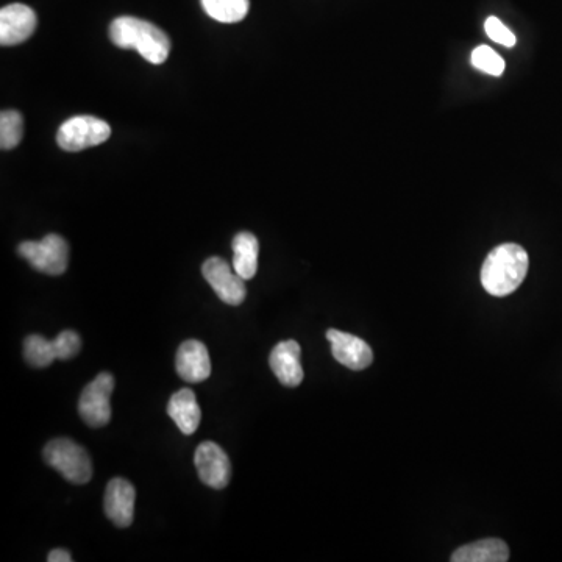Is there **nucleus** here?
<instances>
[{"label": "nucleus", "mask_w": 562, "mask_h": 562, "mask_svg": "<svg viewBox=\"0 0 562 562\" xmlns=\"http://www.w3.org/2000/svg\"><path fill=\"white\" fill-rule=\"evenodd\" d=\"M527 250L519 244H502L495 247L481 267V285L494 297H506L513 294L527 277Z\"/></svg>", "instance_id": "obj_1"}, {"label": "nucleus", "mask_w": 562, "mask_h": 562, "mask_svg": "<svg viewBox=\"0 0 562 562\" xmlns=\"http://www.w3.org/2000/svg\"><path fill=\"white\" fill-rule=\"evenodd\" d=\"M110 38L114 46L133 49L152 65H163L171 52L169 36L143 19L121 16L110 25Z\"/></svg>", "instance_id": "obj_2"}, {"label": "nucleus", "mask_w": 562, "mask_h": 562, "mask_svg": "<svg viewBox=\"0 0 562 562\" xmlns=\"http://www.w3.org/2000/svg\"><path fill=\"white\" fill-rule=\"evenodd\" d=\"M44 461L72 484H86L93 478V463L82 445L68 438L52 439L43 452Z\"/></svg>", "instance_id": "obj_3"}, {"label": "nucleus", "mask_w": 562, "mask_h": 562, "mask_svg": "<svg viewBox=\"0 0 562 562\" xmlns=\"http://www.w3.org/2000/svg\"><path fill=\"white\" fill-rule=\"evenodd\" d=\"M18 253L30 266L46 275L65 274L69 263V246L60 235H47L41 241H24Z\"/></svg>", "instance_id": "obj_4"}, {"label": "nucleus", "mask_w": 562, "mask_h": 562, "mask_svg": "<svg viewBox=\"0 0 562 562\" xmlns=\"http://www.w3.org/2000/svg\"><path fill=\"white\" fill-rule=\"evenodd\" d=\"M111 136V127L96 116H74L61 125L57 143L66 152H80L105 143Z\"/></svg>", "instance_id": "obj_5"}, {"label": "nucleus", "mask_w": 562, "mask_h": 562, "mask_svg": "<svg viewBox=\"0 0 562 562\" xmlns=\"http://www.w3.org/2000/svg\"><path fill=\"white\" fill-rule=\"evenodd\" d=\"M114 378L108 372L97 375L85 389L79 400V413L89 427L102 428L111 420V394Z\"/></svg>", "instance_id": "obj_6"}, {"label": "nucleus", "mask_w": 562, "mask_h": 562, "mask_svg": "<svg viewBox=\"0 0 562 562\" xmlns=\"http://www.w3.org/2000/svg\"><path fill=\"white\" fill-rule=\"evenodd\" d=\"M202 274L216 292V296L227 305L238 306L246 300V280L239 277L238 272L222 258L213 257L205 261Z\"/></svg>", "instance_id": "obj_7"}, {"label": "nucleus", "mask_w": 562, "mask_h": 562, "mask_svg": "<svg viewBox=\"0 0 562 562\" xmlns=\"http://www.w3.org/2000/svg\"><path fill=\"white\" fill-rule=\"evenodd\" d=\"M194 463L203 484L213 489L227 488L232 478V464L221 445L211 441L202 442L197 447Z\"/></svg>", "instance_id": "obj_8"}, {"label": "nucleus", "mask_w": 562, "mask_h": 562, "mask_svg": "<svg viewBox=\"0 0 562 562\" xmlns=\"http://www.w3.org/2000/svg\"><path fill=\"white\" fill-rule=\"evenodd\" d=\"M327 339L335 360L347 369L364 370L374 361L369 344L358 336L331 328L327 331Z\"/></svg>", "instance_id": "obj_9"}, {"label": "nucleus", "mask_w": 562, "mask_h": 562, "mask_svg": "<svg viewBox=\"0 0 562 562\" xmlns=\"http://www.w3.org/2000/svg\"><path fill=\"white\" fill-rule=\"evenodd\" d=\"M36 13L24 4H11L0 10V44L16 46L35 33Z\"/></svg>", "instance_id": "obj_10"}, {"label": "nucleus", "mask_w": 562, "mask_h": 562, "mask_svg": "<svg viewBox=\"0 0 562 562\" xmlns=\"http://www.w3.org/2000/svg\"><path fill=\"white\" fill-rule=\"evenodd\" d=\"M136 491L130 481L113 478L105 491L104 509L108 519L119 528L130 527L135 516Z\"/></svg>", "instance_id": "obj_11"}, {"label": "nucleus", "mask_w": 562, "mask_h": 562, "mask_svg": "<svg viewBox=\"0 0 562 562\" xmlns=\"http://www.w3.org/2000/svg\"><path fill=\"white\" fill-rule=\"evenodd\" d=\"M175 366L183 380L188 383H202L211 375L210 353L205 344L189 339L178 347Z\"/></svg>", "instance_id": "obj_12"}, {"label": "nucleus", "mask_w": 562, "mask_h": 562, "mask_svg": "<svg viewBox=\"0 0 562 562\" xmlns=\"http://www.w3.org/2000/svg\"><path fill=\"white\" fill-rule=\"evenodd\" d=\"M302 349L299 342L283 341L278 342L269 356L272 372L278 378L281 385L288 388H297L303 381V367L300 363Z\"/></svg>", "instance_id": "obj_13"}, {"label": "nucleus", "mask_w": 562, "mask_h": 562, "mask_svg": "<svg viewBox=\"0 0 562 562\" xmlns=\"http://www.w3.org/2000/svg\"><path fill=\"white\" fill-rule=\"evenodd\" d=\"M168 414L178 430L186 436L196 433L202 420V411L197 403L196 394L188 388L180 389L172 395L168 403Z\"/></svg>", "instance_id": "obj_14"}, {"label": "nucleus", "mask_w": 562, "mask_h": 562, "mask_svg": "<svg viewBox=\"0 0 562 562\" xmlns=\"http://www.w3.org/2000/svg\"><path fill=\"white\" fill-rule=\"evenodd\" d=\"M450 559L453 562H506L509 548L502 539H481L459 547Z\"/></svg>", "instance_id": "obj_15"}, {"label": "nucleus", "mask_w": 562, "mask_h": 562, "mask_svg": "<svg viewBox=\"0 0 562 562\" xmlns=\"http://www.w3.org/2000/svg\"><path fill=\"white\" fill-rule=\"evenodd\" d=\"M260 244L257 236L241 232L233 239V269L244 280H252L258 271Z\"/></svg>", "instance_id": "obj_16"}, {"label": "nucleus", "mask_w": 562, "mask_h": 562, "mask_svg": "<svg viewBox=\"0 0 562 562\" xmlns=\"http://www.w3.org/2000/svg\"><path fill=\"white\" fill-rule=\"evenodd\" d=\"M203 10L214 21L235 24L249 13L250 0H200Z\"/></svg>", "instance_id": "obj_17"}, {"label": "nucleus", "mask_w": 562, "mask_h": 562, "mask_svg": "<svg viewBox=\"0 0 562 562\" xmlns=\"http://www.w3.org/2000/svg\"><path fill=\"white\" fill-rule=\"evenodd\" d=\"M24 358L36 369H44L58 360L57 344L40 335H30L24 341Z\"/></svg>", "instance_id": "obj_18"}, {"label": "nucleus", "mask_w": 562, "mask_h": 562, "mask_svg": "<svg viewBox=\"0 0 562 562\" xmlns=\"http://www.w3.org/2000/svg\"><path fill=\"white\" fill-rule=\"evenodd\" d=\"M24 135V119L18 111L7 110L0 114V147L4 150L15 149Z\"/></svg>", "instance_id": "obj_19"}, {"label": "nucleus", "mask_w": 562, "mask_h": 562, "mask_svg": "<svg viewBox=\"0 0 562 562\" xmlns=\"http://www.w3.org/2000/svg\"><path fill=\"white\" fill-rule=\"evenodd\" d=\"M472 65L477 68L478 71L486 72L489 75H502L505 71V60H503L500 55L492 50L489 46H478L477 49L472 52V57H470Z\"/></svg>", "instance_id": "obj_20"}, {"label": "nucleus", "mask_w": 562, "mask_h": 562, "mask_svg": "<svg viewBox=\"0 0 562 562\" xmlns=\"http://www.w3.org/2000/svg\"><path fill=\"white\" fill-rule=\"evenodd\" d=\"M55 344H57L58 360L61 361L72 360L82 350V338L72 330L61 331L55 338Z\"/></svg>", "instance_id": "obj_21"}, {"label": "nucleus", "mask_w": 562, "mask_h": 562, "mask_svg": "<svg viewBox=\"0 0 562 562\" xmlns=\"http://www.w3.org/2000/svg\"><path fill=\"white\" fill-rule=\"evenodd\" d=\"M484 30L488 33L489 38L495 43L502 44L505 47L516 46V35L503 24L500 19L495 16H489L484 24Z\"/></svg>", "instance_id": "obj_22"}, {"label": "nucleus", "mask_w": 562, "mask_h": 562, "mask_svg": "<svg viewBox=\"0 0 562 562\" xmlns=\"http://www.w3.org/2000/svg\"><path fill=\"white\" fill-rule=\"evenodd\" d=\"M47 561L49 562H72L71 553L68 550H63V548H55L47 556Z\"/></svg>", "instance_id": "obj_23"}]
</instances>
